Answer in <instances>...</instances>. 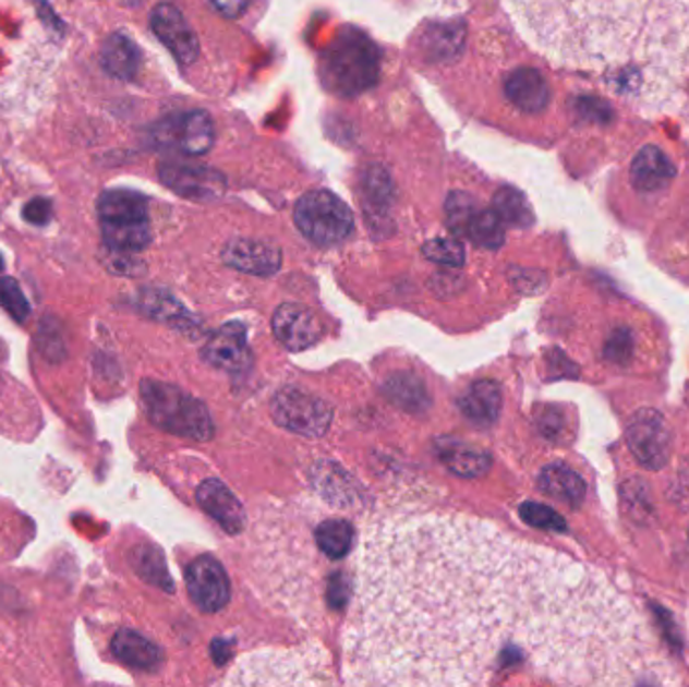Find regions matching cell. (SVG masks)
I'll list each match as a JSON object with an SVG mask.
<instances>
[{"instance_id":"cell-39","label":"cell","mask_w":689,"mask_h":687,"mask_svg":"<svg viewBox=\"0 0 689 687\" xmlns=\"http://www.w3.org/2000/svg\"><path fill=\"white\" fill-rule=\"evenodd\" d=\"M331 587L333 593L329 595V599H331L335 607H341L344 603V591H347V589H344V582L339 581V579L335 577V579H333Z\"/></svg>"},{"instance_id":"cell-28","label":"cell","mask_w":689,"mask_h":687,"mask_svg":"<svg viewBox=\"0 0 689 687\" xmlns=\"http://www.w3.org/2000/svg\"><path fill=\"white\" fill-rule=\"evenodd\" d=\"M503 218L494 210H484L478 206L470 225L466 228V239L472 240L482 249H500L504 242Z\"/></svg>"},{"instance_id":"cell-3","label":"cell","mask_w":689,"mask_h":687,"mask_svg":"<svg viewBox=\"0 0 689 687\" xmlns=\"http://www.w3.org/2000/svg\"><path fill=\"white\" fill-rule=\"evenodd\" d=\"M327 661L318 648L285 649V651H261L240 660L234 674L226 684L249 686H301V684H325Z\"/></svg>"},{"instance_id":"cell-31","label":"cell","mask_w":689,"mask_h":687,"mask_svg":"<svg viewBox=\"0 0 689 687\" xmlns=\"http://www.w3.org/2000/svg\"><path fill=\"white\" fill-rule=\"evenodd\" d=\"M476 210V200L470 198L468 194H451L446 202V218H448L451 232L458 237H464L466 228Z\"/></svg>"},{"instance_id":"cell-21","label":"cell","mask_w":689,"mask_h":687,"mask_svg":"<svg viewBox=\"0 0 689 687\" xmlns=\"http://www.w3.org/2000/svg\"><path fill=\"white\" fill-rule=\"evenodd\" d=\"M111 651L125 665L137 667V670H152L161 661V651L158 646L132 629H123L113 637Z\"/></svg>"},{"instance_id":"cell-19","label":"cell","mask_w":689,"mask_h":687,"mask_svg":"<svg viewBox=\"0 0 689 687\" xmlns=\"http://www.w3.org/2000/svg\"><path fill=\"white\" fill-rule=\"evenodd\" d=\"M539 486L551 498L572 506V508H577L579 504L583 503L584 494H587V484H584L583 478L563 463L546 466L539 478Z\"/></svg>"},{"instance_id":"cell-6","label":"cell","mask_w":689,"mask_h":687,"mask_svg":"<svg viewBox=\"0 0 689 687\" xmlns=\"http://www.w3.org/2000/svg\"><path fill=\"white\" fill-rule=\"evenodd\" d=\"M294 222L311 242L333 246L351 234L353 214L331 192L315 190L297 202Z\"/></svg>"},{"instance_id":"cell-36","label":"cell","mask_w":689,"mask_h":687,"mask_svg":"<svg viewBox=\"0 0 689 687\" xmlns=\"http://www.w3.org/2000/svg\"><path fill=\"white\" fill-rule=\"evenodd\" d=\"M427 37L434 40V47H432L434 53L444 57V55L456 53L460 49L462 39H464V33H462V28L456 27V25H450V27L444 25V27H438L436 33H430Z\"/></svg>"},{"instance_id":"cell-23","label":"cell","mask_w":689,"mask_h":687,"mask_svg":"<svg viewBox=\"0 0 689 687\" xmlns=\"http://www.w3.org/2000/svg\"><path fill=\"white\" fill-rule=\"evenodd\" d=\"M173 137L188 156L208 154L214 144V125L208 113L192 111L184 116L178 128H173Z\"/></svg>"},{"instance_id":"cell-20","label":"cell","mask_w":689,"mask_h":687,"mask_svg":"<svg viewBox=\"0 0 689 687\" xmlns=\"http://www.w3.org/2000/svg\"><path fill=\"white\" fill-rule=\"evenodd\" d=\"M101 61L107 73L116 80L130 81L137 75L142 65V53L137 45L125 35H111L104 45Z\"/></svg>"},{"instance_id":"cell-22","label":"cell","mask_w":689,"mask_h":687,"mask_svg":"<svg viewBox=\"0 0 689 687\" xmlns=\"http://www.w3.org/2000/svg\"><path fill=\"white\" fill-rule=\"evenodd\" d=\"M442 462L448 466L454 474L464 478H478L488 472L491 456L482 449L470 448L468 444H458L450 439H442L438 446Z\"/></svg>"},{"instance_id":"cell-27","label":"cell","mask_w":689,"mask_h":687,"mask_svg":"<svg viewBox=\"0 0 689 687\" xmlns=\"http://www.w3.org/2000/svg\"><path fill=\"white\" fill-rule=\"evenodd\" d=\"M353 529L341 518H331L318 525L315 530V541L323 555L329 558H344L353 544Z\"/></svg>"},{"instance_id":"cell-34","label":"cell","mask_w":689,"mask_h":687,"mask_svg":"<svg viewBox=\"0 0 689 687\" xmlns=\"http://www.w3.org/2000/svg\"><path fill=\"white\" fill-rule=\"evenodd\" d=\"M0 303L13 315L19 323H23L31 313L25 294L21 291L19 282L13 278H0Z\"/></svg>"},{"instance_id":"cell-12","label":"cell","mask_w":689,"mask_h":687,"mask_svg":"<svg viewBox=\"0 0 689 687\" xmlns=\"http://www.w3.org/2000/svg\"><path fill=\"white\" fill-rule=\"evenodd\" d=\"M273 330L289 351H305L318 341L317 317L303 304H280L273 317Z\"/></svg>"},{"instance_id":"cell-11","label":"cell","mask_w":689,"mask_h":687,"mask_svg":"<svg viewBox=\"0 0 689 687\" xmlns=\"http://www.w3.org/2000/svg\"><path fill=\"white\" fill-rule=\"evenodd\" d=\"M161 182L186 198H218L226 188L225 178L218 172L186 164H164L159 168Z\"/></svg>"},{"instance_id":"cell-40","label":"cell","mask_w":689,"mask_h":687,"mask_svg":"<svg viewBox=\"0 0 689 687\" xmlns=\"http://www.w3.org/2000/svg\"><path fill=\"white\" fill-rule=\"evenodd\" d=\"M0 270H2V258H0Z\"/></svg>"},{"instance_id":"cell-16","label":"cell","mask_w":689,"mask_h":687,"mask_svg":"<svg viewBox=\"0 0 689 687\" xmlns=\"http://www.w3.org/2000/svg\"><path fill=\"white\" fill-rule=\"evenodd\" d=\"M508 99L527 113H541L551 101V87L536 69L522 67L506 80Z\"/></svg>"},{"instance_id":"cell-26","label":"cell","mask_w":689,"mask_h":687,"mask_svg":"<svg viewBox=\"0 0 689 687\" xmlns=\"http://www.w3.org/2000/svg\"><path fill=\"white\" fill-rule=\"evenodd\" d=\"M385 394L394 403H398L399 408L411 413H420L427 408V391L424 384L411 373H398L389 377V382L385 384Z\"/></svg>"},{"instance_id":"cell-5","label":"cell","mask_w":689,"mask_h":687,"mask_svg":"<svg viewBox=\"0 0 689 687\" xmlns=\"http://www.w3.org/2000/svg\"><path fill=\"white\" fill-rule=\"evenodd\" d=\"M142 401L149 420L166 432L196 442L214 436L213 418L206 406L173 385L146 379L142 384Z\"/></svg>"},{"instance_id":"cell-15","label":"cell","mask_w":689,"mask_h":687,"mask_svg":"<svg viewBox=\"0 0 689 687\" xmlns=\"http://www.w3.org/2000/svg\"><path fill=\"white\" fill-rule=\"evenodd\" d=\"M204 358L220 370L239 371L249 370L251 365V351L246 343V333L239 323H230L213 335V339L204 349Z\"/></svg>"},{"instance_id":"cell-42","label":"cell","mask_w":689,"mask_h":687,"mask_svg":"<svg viewBox=\"0 0 689 687\" xmlns=\"http://www.w3.org/2000/svg\"><path fill=\"white\" fill-rule=\"evenodd\" d=\"M688 629H689V611H688Z\"/></svg>"},{"instance_id":"cell-1","label":"cell","mask_w":689,"mask_h":687,"mask_svg":"<svg viewBox=\"0 0 689 687\" xmlns=\"http://www.w3.org/2000/svg\"><path fill=\"white\" fill-rule=\"evenodd\" d=\"M343 649L353 686L679 682L603 570L468 516L391 518L367 534Z\"/></svg>"},{"instance_id":"cell-9","label":"cell","mask_w":689,"mask_h":687,"mask_svg":"<svg viewBox=\"0 0 689 687\" xmlns=\"http://www.w3.org/2000/svg\"><path fill=\"white\" fill-rule=\"evenodd\" d=\"M186 587L190 599L206 613H216L230 601L228 575L214 556H200L188 567Z\"/></svg>"},{"instance_id":"cell-41","label":"cell","mask_w":689,"mask_h":687,"mask_svg":"<svg viewBox=\"0 0 689 687\" xmlns=\"http://www.w3.org/2000/svg\"><path fill=\"white\" fill-rule=\"evenodd\" d=\"M688 140H689V118H688Z\"/></svg>"},{"instance_id":"cell-4","label":"cell","mask_w":689,"mask_h":687,"mask_svg":"<svg viewBox=\"0 0 689 687\" xmlns=\"http://www.w3.org/2000/svg\"><path fill=\"white\" fill-rule=\"evenodd\" d=\"M323 80L331 92L355 97L372 89L379 77V53L372 39L344 28L323 55Z\"/></svg>"},{"instance_id":"cell-7","label":"cell","mask_w":689,"mask_h":687,"mask_svg":"<svg viewBox=\"0 0 689 687\" xmlns=\"http://www.w3.org/2000/svg\"><path fill=\"white\" fill-rule=\"evenodd\" d=\"M270 411L275 422L285 430L305 437L325 436L331 425V408L301 387L280 389L270 403Z\"/></svg>"},{"instance_id":"cell-2","label":"cell","mask_w":689,"mask_h":687,"mask_svg":"<svg viewBox=\"0 0 689 687\" xmlns=\"http://www.w3.org/2000/svg\"><path fill=\"white\" fill-rule=\"evenodd\" d=\"M520 37L551 63L603 69L625 63L650 0H503Z\"/></svg>"},{"instance_id":"cell-14","label":"cell","mask_w":689,"mask_h":687,"mask_svg":"<svg viewBox=\"0 0 689 687\" xmlns=\"http://www.w3.org/2000/svg\"><path fill=\"white\" fill-rule=\"evenodd\" d=\"M198 503L206 515L230 534H239L246 527V515L239 498L220 480H206L198 489Z\"/></svg>"},{"instance_id":"cell-25","label":"cell","mask_w":689,"mask_h":687,"mask_svg":"<svg viewBox=\"0 0 689 687\" xmlns=\"http://www.w3.org/2000/svg\"><path fill=\"white\" fill-rule=\"evenodd\" d=\"M106 244L116 252L144 251L149 240L152 230L147 220H128V222H101Z\"/></svg>"},{"instance_id":"cell-29","label":"cell","mask_w":689,"mask_h":687,"mask_svg":"<svg viewBox=\"0 0 689 687\" xmlns=\"http://www.w3.org/2000/svg\"><path fill=\"white\" fill-rule=\"evenodd\" d=\"M494 212L503 218V222L506 225L522 228V226H529L532 222L531 208H529L527 200L512 188H503L494 196Z\"/></svg>"},{"instance_id":"cell-17","label":"cell","mask_w":689,"mask_h":687,"mask_svg":"<svg viewBox=\"0 0 689 687\" xmlns=\"http://www.w3.org/2000/svg\"><path fill=\"white\" fill-rule=\"evenodd\" d=\"M676 176V170L672 166V159L663 154L660 147H643L631 166V178L633 184L641 192H657L669 184Z\"/></svg>"},{"instance_id":"cell-10","label":"cell","mask_w":689,"mask_h":687,"mask_svg":"<svg viewBox=\"0 0 689 687\" xmlns=\"http://www.w3.org/2000/svg\"><path fill=\"white\" fill-rule=\"evenodd\" d=\"M152 28L180 65H192L200 53L196 33L188 25L184 14L172 4H159L152 13Z\"/></svg>"},{"instance_id":"cell-13","label":"cell","mask_w":689,"mask_h":687,"mask_svg":"<svg viewBox=\"0 0 689 687\" xmlns=\"http://www.w3.org/2000/svg\"><path fill=\"white\" fill-rule=\"evenodd\" d=\"M222 258L228 266L256 275V277H268L275 275L282 265V254L279 249L258 242V240L237 239L226 244Z\"/></svg>"},{"instance_id":"cell-37","label":"cell","mask_w":689,"mask_h":687,"mask_svg":"<svg viewBox=\"0 0 689 687\" xmlns=\"http://www.w3.org/2000/svg\"><path fill=\"white\" fill-rule=\"evenodd\" d=\"M51 218V204L45 198H35L25 206V220L31 225L43 226Z\"/></svg>"},{"instance_id":"cell-35","label":"cell","mask_w":689,"mask_h":687,"mask_svg":"<svg viewBox=\"0 0 689 687\" xmlns=\"http://www.w3.org/2000/svg\"><path fill=\"white\" fill-rule=\"evenodd\" d=\"M137 568H140L142 577H146L147 581H152L154 584H159V587L172 591V581H170V577H168L164 558H161L158 551L146 549L144 556H140V561H137Z\"/></svg>"},{"instance_id":"cell-32","label":"cell","mask_w":689,"mask_h":687,"mask_svg":"<svg viewBox=\"0 0 689 687\" xmlns=\"http://www.w3.org/2000/svg\"><path fill=\"white\" fill-rule=\"evenodd\" d=\"M520 518L531 525L534 529L555 530V532H563L567 530V522L565 518L555 513L553 508L544 506V504L527 503L520 506Z\"/></svg>"},{"instance_id":"cell-30","label":"cell","mask_w":689,"mask_h":687,"mask_svg":"<svg viewBox=\"0 0 689 687\" xmlns=\"http://www.w3.org/2000/svg\"><path fill=\"white\" fill-rule=\"evenodd\" d=\"M349 477L344 474L343 470H339L337 466L333 463H325L323 466V474L321 470H317V486L323 496L327 501H331L335 504H349L353 498H358V494H353L349 489Z\"/></svg>"},{"instance_id":"cell-8","label":"cell","mask_w":689,"mask_h":687,"mask_svg":"<svg viewBox=\"0 0 689 687\" xmlns=\"http://www.w3.org/2000/svg\"><path fill=\"white\" fill-rule=\"evenodd\" d=\"M627 442L645 468L660 470L669 460L672 432L660 411H637L627 425Z\"/></svg>"},{"instance_id":"cell-24","label":"cell","mask_w":689,"mask_h":687,"mask_svg":"<svg viewBox=\"0 0 689 687\" xmlns=\"http://www.w3.org/2000/svg\"><path fill=\"white\" fill-rule=\"evenodd\" d=\"M101 222H128L147 220V202L142 194L128 190L106 192L99 200Z\"/></svg>"},{"instance_id":"cell-18","label":"cell","mask_w":689,"mask_h":687,"mask_svg":"<svg viewBox=\"0 0 689 687\" xmlns=\"http://www.w3.org/2000/svg\"><path fill=\"white\" fill-rule=\"evenodd\" d=\"M460 410L470 422L480 427H491L503 410V391L496 382H476L460 399Z\"/></svg>"},{"instance_id":"cell-33","label":"cell","mask_w":689,"mask_h":687,"mask_svg":"<svg viewBox=\"0 0 689 687\" xmlns=\"http://www.w3.org/2000/svg\"><path fill=\"white\" fill-rule=\"evenodd\" d=\"M424 256L439 265L460 266L464 263V246L454 239L430 240L424 244Z\"/></svg>"},{"instance_id":"cell-38","label":"cell","mask_w":689,"mask_h":687,"mask_svg":"<svg viewBox=\"0 0 689 687\" xmlns=\"http://www.w3.org/2000/svg\"><path fill=\"white\" fill-rule=\"evenodd\" d=\"M251 0H213L214 7L228 19H237L246 11Z\"/></svg>"}]
</instances>
